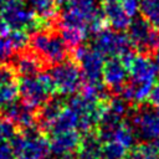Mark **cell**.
<instances>
[{
    "instance_id": "1",
    "label": "cell",
    "mask_w": 159,
    "mask_h": 159,
    "mask_svg": "<svg viewBox=\"0 0 159 159\" xmlns=\"http://www.w3.org/2000/svg\"><path fill=\"white\" fill-rule=\"evenodd\" d=\"M0 17L10 30L35 32L41 29H48L50 26V21L39 19L22 0H6L0 10Z\"/></svg>"
},
{
    "instance_id": "2",
    "label": "cell",
    "mask_w": 159,
    "mask_h": 159,
    "mask_svg": "<svg viewBox=\"0 0 159 159\" xmlns=\"http://www.w3.org/2000/svg\"><path fill=\"white\" fill-rule=\"evenodd\" d=\"M31 51L35 52L45 65H57L66 61L68 47L61 35L48 31L47 29L37 30L29 40Z\"/></svg>"
},
{
    "instance_id": "3",
    "label": "cell",
    "mask_w": 159,
    "mask_h": 159,
    "mask_svg": "<svg viewBox=\"0 0 159 159\" xmlns=\"http://www.w3.org/2000/svg\"><path fill=\"white\" fill-rule=\"evenodd\" d=\"M21 102L32 109H39L55 92L50 73L39 72L35 76L21 77L17 81Z\"/></svg>"
},
{
    "instance_id": "4",
    "label": "cell",
    "mask_w": 159,
    "mask_h": 159,
    "mask_svg": "<svg viewBox=\"0 0 159 159\" xmlns=\"http://www.w3.org/2000/svg\"><path fill=\"white\" fill-rule=\"evenodd\" d=\"M15 159H43L50 152L48 139H46L40 129L35 125L16 133L10 140Z\"/></svg>"
},
{
    "instance_id": "5",
    "label": "cell",
    "mask_w": 159,
    "mask_h": 159,
    "mask_svg": "<svg viewBox=\"0 0 159 159\" xmlns=\"http://www.w3.org/2000/svg\"><path fill=\"white\" fill-rule=\"evenodd\" d=\"M53 89L62 96L75 94L82 86V76L75 61H63L53 65L50 71Z\"/></svg>"
},
{
    "instance_id": "6",
    "label": "cell",
    "mask_w": 159,
    "mask_h": 159,
    "mask_svg": "<svg viewBox=\"0 0 159 159\" xmlns=\"http://www.w3.org/2000/svg\"><path fill=\"white\" fill-rule=\"evenodd\" d=\"M128 40L140 53H153L159 45V31L155 30L147 19L134 17L128 26Z\"/></svg>"
},
{
    "instance_id": "7",
    "label": "cell",
    "mask_w": 159,
    "mask_h": 159,
    "mask_svg": "<svg viewBox=\"0 0 159 159\" xmlns=\"http://www.w3.org/2000/svg\"><path fill=\"white\" fill-rule=\"evenodd\" d=\"M72 56L73 61L80 66L82 82H102V68L104 63V57L101 53H98L92 47H87L81 43L73 47Z\"/></svg>"
},
{
    "instance_id": "8",
    "label": "cell",
    "mask_w": 159,
    "mask_h": 159,
    "mask_svg": "<svg viewBox=\"0 0 159 159\" xmlns=\"http://www.w3.org/2000/svg\"><path fill=\"white\" fill-rule=\"evenodd\" d=\"M92 48L103 57H119L122 53L130 50V42L123 31H114L113 29L104 27L96 34Z\"/></svg>"
},
{
    "instance_id": "9",
    "label": "cell",
    "mask_w": 159,
    "mask_h": 159,
    "mask_svg": "<svg viewBox=\"0 0 159 159\" xmlns=\"http://www.w3.org/2000/svg\"><path fill=\"white\" fill-rule=\"evenodd\" d=\"M106 103L107 102H97L86 98L82 94L73 96L72 98H70L68 107H71L78 117L77 128L83 133L91 132L93 127H96Z\"/></svg>"
},
{
    "instance_id": "10",
    "label": "cell",
    "mask_w": 159,
    "mask_h": 159,
    "mask_svg": "<svg viewBox=\"0 0 159 159\" xmlns=\"http://www.w3.org/2000/svg\"><path fill=\"white\" fill-rule=\"evenodd\" d=\"M130 125L144 140L159 138V108H139L130 117Z\"/></svg>"
},
{
    "instance_id": "11",
    "label": "cell",
    "mask_w": 159,
    "mask_h": 159,
    "mask_svg": "<svg viewBox=\"0 0 159 159\" xmlns=\"http://www.w3.org/2000/svg\"><path fill=\"white\" fill-rule=\"evenodd\" d=\"M128 70L118 57H109L102 68V82L114 94H119L127 82Z\"/></svg>"
},
{
    "instance_id": "12",
    "label": "cell",
    "mask_w": 159,
    "mask_h": 159,
    "mask_svg": "<svg viewBox=\"0 0 159 159\" xmlns=\"http://www.w3.org/2000/svg\"><path fill=\"white\" fill-rule=\"evenodd\" d=\"M80 142H81L80 133L75 129H70L65 132L52 133L51 138L48 139V147L53 154L58 157H63L72 154L75 150H77Z\"/></svg>"
},
{
    "instance_id": "13",
    "label": "cell",
    "mask_w": 159,
    "mask_h": 159,
    "mask_svg": "<svg viewBox=\"0 0 159 159\" xmlns=\"http://www.w3.org/2000/svg\"><path fill=\"white\" fill-rule=\"evenodd\" d=\"M4 117L11 120L15 125L20 127L21 130L36 125V113L35 109L27 107L22 102H12L2 107Z\"/></svg>"
},
{
    "instance_id": "14",
    "label": "cell",
    "mask_w": 159,
    "mask_h": 159,
    "mask_svg": "<svg viewBox=\"0 0 159 159\" xmlns=\"http://www.w3.org/2000/svg\"><path fill=\"white\" fill-rule=\"evenodd\" d=\"M128 72L130 73V78L135 81H147L153 82L159 76V66L145 53H140L134 56Z\"/></svg>"
},
{
    "instance_id": "15",
    "label": "cell",
    "mask_w": 159,
    "mask_h": 159,
    "mask_svg": "<svg viewBox=\"0 0 159 159\" xmlns=\"http://www.w3.org/2000/svg\"><path fill=\"white\" fill-rule=\"evenodd\" d=\"M42 60L35 52H22L20 53L14 61V71L20 77L26 76H35L41 72L43 67Z\"/></svg>"
},
{
    "instance_id": "16",
    "label": "cell",
    "mask_w": 159,
    "mask_h": 159,
    "mask_svg": "<svg viewBox=\"0 0 159 159\" xmlns=\"http://www.w3.org/2000/svg\"><path fill=\"white\" fill-rule=\"evenodd\" d=\"M63 108V102L60 98H48L41 107L40 111L37 112L36 122L39 124V129L42 132L48 133L53 120Z\"/></svg>"
},
{
    "instance_id": "17",
    "label": "cell",
    "mask_w": 159,
    "mask_h": 159,
    "mask_svg": "<svg viewBox=\"0 0 159 159\" xmlns=\"http://www.w3.org/2000/svg\"><path fill=\"white\" fill-rule=\"evenodd\" d=\"M103 15L106 17L107 25L114 31H124L128 29L132 17L128 16L122 9L118 1L106 2L103 6Z\"/></svg>"
},
{
    "instance_id": "18",
    "label": "cell",
    "mask_w": 159,
    "mask_h": 159,
    "mask_svg": "<svg viewBox=\"0 0 159 159\" xmlns=\"http://www.w3.org/2000/svg\"><path fill=\"white\" fill-rule=\"evenodd\" d=\"M102 140L94 132H87L77 148V159H101Z\"/></svg>"
},
{
    "instance_id": "19",
    "label": "cell",
    "mask_w": 159,
    "mask_h": 159,
    "mask_svg": "<svg viewBox=\"0 0 159 159\" xmlns=\"http://www.w3.org/2000/svg\"><path fill=\"white\" fill-rule=\"evenodd\" d=\"M77 124H78V117H77L76 112L71 107L67 106L61 109V112L53 120L48 133L52 134V133H57V132L75 129V128H77Z\"/></svg>"
},
{
    "instance_id": "20",
    "label": "cell",
    "mask_w": 159,
    "mask_h": 159,
    "mask_svg": "<svg viewBox=\"0 0 159 159\" xmlns=\"http://www.w3.org/2000/svg\"><path fill=\"white\" fill-rule=\"evenodd\" d=\"M58 25L62 27H75L87 31V19L75 9L63 7L58 16Z\"/></svg>"
},
{
    "instance_id": "21",
    "label": "cell",
    "mask_w": 159,
    "mask_h": 159,
    "mask_svg": "<svg viewBox=\"0 0 159 159\" xmlns=\"http://www.w3.org/2000/svg\"><path fill=\"white\" fill-rule=\"evenodd\" d=\"M111 139L122 144L127 150L132 149L135 144V132L128 122H122L112 133ZM109 139V140H111Z\"/></svg>"
},
{
    "instance_id": "22",
    "label": "cell",
    "mask_w": 159,
    "mask_h": 159,
    "mask_svg": "<svg viewBox=\"0 0 159 159\" xmlns=\"http://www.w3.org/2000/svg\"><path fill=\"white\" fill-rule=\"evenodd\" d=\"M27 5L39 19L52 20L56 12L57 0H27Z\"/></svg>"
},
{
    "instance_id": "23",
    "label": "cell",
    "mask_w": 159,
    "mask_h": 159,
    "mask_svg": "<svg viewBox=\"0 0 159 159\" xmlns=\"http://www.w3.org/2000/svg\"><path fill=\"white\" fill-rule=\"evenodd\" d=\"M144 19L159 31V0H140V10Z\"/></svg>"
},
{
    "instance_id": "24",
    "label": "cell",
    "mask_w": 159,
    "mask_h": 159,
    "mask_svg": "<svg viewBox=\"0 0 159 159\" xmlns=\"http://www.w3.org/2000/svg\"><path fill=\"white\" fill-rule=\"evenodd\" d=\"M19 97L17 81H4L0 82V108L15 102Z\"/></svg>"
},
{
    "instance_id": "25",
    "label": "cell",
    "mask_w": 159,
    "mask_h": 159,
    "mask_svg": "<svg viewBox=\"0 0 159 159\" xmlns=\"http://www.w3.org/2000/svg\"><path fill=\"white\" fill-rule=\"evenodd\" d=\"M128 150L118 142L111 139L103 142L101 150V159H124Z\"/></svg>"
},
{
    "instance_id": "26",
    "label": "cell",
    "mask_w": 159,
    "mask_h": 159,
    "mask_svg": "<svg viewBox=\"0 0 159 159\" xmlns=\"http://www.w3.org/2000/svg\"><path fill=\"white\" fill-rule=\"evenodd\" d=\"M87 31L81 30V29H75V27H62L61 30V37L67 45V47H76L83 42L86 39Z\"/></svg>"
},
{
    "instance_id": "27",
    "label": "cell",
    "mask_w": 159,
    "mask_h": 159,
    "mask_svg": "<svg viewBox=\"0 0 159 159\" xmlns=\"http://www.w3.org/2000/svg\"><path fill=\"white\" fill-rule=\"evenodd\" d=\"M6 36L11 41V43H12V46H14L16 52L25 50L27 47V45H29L30 37H29V35H27V32L25 30H10Z\"/></svg>"
},
{
    "instance_id": "28",
    "label": "cell",
    "mask_w": 159,
    "mask_h": 159,
    "mask_svg": "<svg viewBox=\"0 0 159 159\" xmlns=\"http://www.w3.org/2000/svg\"><path fill=\"white\" fill-rule=\"evenodd\" d=\"M15 52L16 51L9 37L6 35L0 36V65H5L6 62H9L14 57Z\"/></svg>"
},
{
    "instance_id": "29",
    "label": "cell",
    "mask_w": 159,
    "mask_h": 159,
    "mask_svg": "<svg viewBox=\"0 0 159 159\" xmlns=\"http://www.w3.org/2000/svg\"><path fill=\"white\" fill-rule=\"evenodd\" d=\"M16 125L7 118H0V142H10L16 134Z\"/></svg>"
},
{
    "instance_id": "30",
    "label": "cell",
    "mask_w": 159,
    "mask_h": 159,
    "mask_svg": "<svg viewBox=\"0 0 159 159\" xmlns=\"http://www.w3.org/2000/svg\"><path fill=\"white\" fill-rule=\"evenodd\" d=\"M119 4L124 12L130 17H134L140 10V0H120Z\"/></svg>"
},
{
    "instance_id": "31",
    "label": "cell",
    "mask_w": 159,
    "mask_h": 159,
    "mask_svg": "<svg viewBox=\"0 0 159 159\" xmlns=\"http://www.w3.org/2000/svg\"><path fill=\"white\" fill-rule=\"evenodd\" d=\"M0 159H15L10 142H0Z\"/></svg>"
},
{
    "instance_id": "32",
    "label": "cell",
    "mask_w": 159,
    "mask_h": 159,
    "mask_svg": "<svg viewBox=\"0 0 159 159\" xmlns=\"http://www.w3.org/2000/svg\"><path fill=\"white\" fill-rule=\"evenodd\" d=\"M148 99H149V102H150V104H152L153 107L159 108V82H158L157 84H153Z\"/></svg>"
},
{
    "instance_id": "33",
    "label": "cell",
    "mask_w": 159,
    "mask_h": 159,
    "mask_svg": "<svg viewBox=\"0 0 159 159\" xmlns=\"http://www.w3.org/2000/svg\"><path fill=\"white\" fill-rule=\"evenodd\" d=\"M153 53H154V62L159 66V45H158V47L154 50V52H153Z\"/></svg>"
},
{
    "instance_id": "34",
    "label": "cell",
    "mask_w": 159,
    "mask_h": 159,
    "mask_svg": "<svg viewBox=\"0 0 159 159\" xmlns=\"http://www.w3.org/2000/svg\"><path fill=\"white\" fill-rule=\"evenodd\" d=\"M61 159H76V158H73V157H71V154H68V155H63V157H61Z\"/></svg>"
},
{
    "instance_id": "35",
    "label": "cell",
    "mask_w": 159,
    "mask_h": 159,
    "mask_svg": "<svg viewBox=\"0 0 159 159\" xmlns=\"http://www.w3.org/2000/svg\"><path fill=\"white\" fill-rule=\"evenodd\" d=\"M103 4H106V2H114V1H119V0H101Z\"/></svg>"
},
{
    "instance_id": "36",
    "label": "cell",
    "mask_w": 159,
    "mask_h": 159,
    "mask_svg": "<svg viewBox=\"0 0 159 159\" xmlns=\"http://www.w3.org/2000/svg\"><path fill=\"white\" fill-rule=\"evenodd\" d=\"M5 1H6V0H0V10H1V7H2V5H4Z\"/></svg>"
},
{
    "instance_id": "37",
    "label": "cell",
    "mask_w": 159,
    "mask_h": 159,
    "mask_svg": "<svg viewBox=\"0 0 159 159\" xmlns=\"http://www.w3.org/2000/svg\"><path fill=\"white\" fill-rule=\"evenodd\" d=\"M155 159H159V155H158V157H157V158H155Z\"/></svg>"
},
{
    "instance_id": "38",
    "label": "cell",
    "mask_w": 159,
    "mask_h": 159,
    "mask_svg": "<svg viewBox=\"0 0 159 159\" xmlns=\"http://www.w3.org/2000/svg\"><path fill=\"white\" fill-rule=\"evenodd\" d=\"M43 159H47V158H43Z\"/></svg>"
}]
</instances>
